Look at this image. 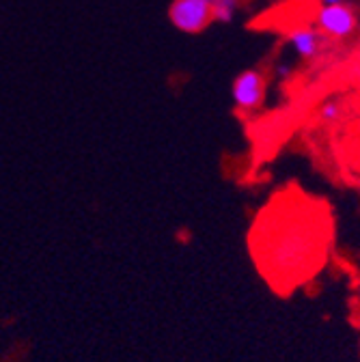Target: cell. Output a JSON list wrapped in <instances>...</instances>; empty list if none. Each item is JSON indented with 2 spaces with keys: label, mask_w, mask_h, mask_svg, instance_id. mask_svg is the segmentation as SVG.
Segmentation results:
<instances>
[{
  "label": "cell",
  "mask_w": 360,
  "mask_h": 362,
  "mask_svg": "<svg viewBox=\"0 0 360 362\" xmlns=\"http://www.w3.org/2000/svg\"><path fill=\"white\" fill-rule=\"evenodd\" d=\"M315 24H318V30L324 37L343 41L347 37H352L358 28V16L356 9L349 3H341V5H322L318 16H315Z\"/></svg>",
  "instance_id": "6da1fadb"
},
{
  "label": "cell",
  "mask_w": 360,
  "mask_h": 362,
  "mask_svg": "<svg viewBox=\"0 0 360 362\" xmlns=\"http://www.w3.org/2000/svg\"><path fill=\"white\" fill-rule=\"evenodd\" d=\"M170 22L177 30L199 35L211 24V7L207 0H173Z\"/></svg>",
  "instance_id": "7a4b0ae2"
},
{
  "label": "cell",
  "mask_w": 360,
  "mask_h": 362,
  "mask_svg": "<svg viewBox=\"0 0 360 362\" xmlns=\"http://www.w3.org/2000/svg\"><path fill=\"white\" fill-rule=\"evenodd\" d=\"M265 88L267 80L261 69H246L233 80L231 98L238 110L242 112H255L265 102Z\"/></svg>",
  "instance_id": "3957f363"
},
{
  "label": "cell",
  "mask_w": 360,
  "mask_h": 362,
  "mask_svg": "<svg viewBox=\"0 0 360 362\" xmlns=\"http://www.w3.org/2000/svg\"><path fill=\"white\" fill-rule=\"evenodd\" d=\"M289 43L294 45V50L300 59L313 61L322 54L326 45V37L315 28H294L289 33Z\"/></svg>",
  "instance_id": "277c9868"
},
{
  "label": "cell",
  "mask_w": 360,
  "mask_h": 362,
  "mask_svg": "<svg viewBox=\"0 0 360 362\" xmlns=\"http://www.w3.org/2000/svg\"><path fill=\"white\" fill-rule=\"evenodd\" d=\"M211 7V22L231 24L240 11V0H214Z\"/></svg>",
  "instance_id": "5b68a950"
},
{
  "label": "cell",
  "mask_w": 360,
  "mask_h": 362,
  "mask_svg": "<svg viewBox=\"0 0 360 362\" xmlns=\"http://www.w3.org/2000/svg\"><path fill=\"white\" fill-rule=\"evenodd\" d=\"M341 117H343V106H341V102H337V100L324 102V104L320 106V110H318V119H320L324 125H332V123H337Z\"/></svg>",
  "instance_id": "8992f818"
},
{
  "label": "cell",
  "mask_w": 360,
  "mask_h": 362,
  "mask_svg": "<svg viewBox=\"0 0 360 362\" xmlns=\"http://www.w3.org/2000/svg\"><path fill=\"white\" fill-rule=\"evenodd\" d=\"M277 74H279V78H289L291 76V65H287V63H283V65H279L277 67Z\"/></svg>",
  "instance_id": "52a82bcc"
},
{
  "label": "cell",
  "mask_w": 360,
  "mask_h": 362,
  "mask_svg": "<svg viewBox=\"0 0 360 362\" xmlns=\"http://www.w3.org/2000/svg\"><path fill=\"white\" fill-rule=\"evenodd\" d=\"M347 3V0H320V5H341Z\"/></svg>",
  "instance_id": "ba28073f"
},
{
  "label": "cell",
  "mask_w": 360,
  "mask_h": 362,
  "mask_svg": "<svg viewBox=\"0 0 360 362\" xmlns=\"http://www.w3.org/2000/svg\"><path fill=\"white\" fill-rule=\"evenodd\" d=\"M207 3H209V5H211V3H214V0H207Z\"/></svg>",
  "instance_id": "9c48e42d"
}]
</instances>
